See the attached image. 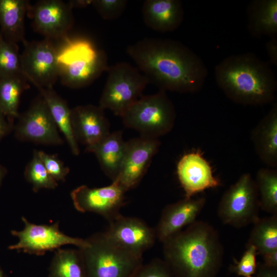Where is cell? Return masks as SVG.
Listing matches in <instances>:
<instances>
[{
    "label": "cell",
    "instance_id": "ab89813d",
    "mask_svg": "<svg viewBox=\"0 0 277 277\" xmlns=\"http://www.w3.org/2000/svg\"><path fill=\"white\" fill-rule=\"evenodd\" d=\"M7 172L6 168L0 164V188Z\"/></svg>",
    "mask_w": 277,
    "mask_h": 277
},
{
    "label": "cell",
    "instance_id": "ac0fdd59",
    "mask_svg": "<svg viewBox=\"0 0 277 277\" xmlns=\"http://www.w3.org/2000/svg\"><path fill=\"white\" fill-rule=\"evenodd\" d=\"M206 199L186 198L167 205L154 228L156 239L162 243L196 221L206 204Z\"/></svg>",
    "mask_w": 277,
    "mask_h": 277
},
{
    "label": "cell",
    "instance_id": "8d00e7d4",
    "mask_svg": "<svg viewBox=\"0 0 277 277\" xmlns=\"http://www.w3.org/2000/svg\"><path fill=\"white\" fill-rule=\"evenodd\" d=\"M13 126L0 111V141L13 129Z\"/></svg>",
    "mask_w": 277,
    "mask_h": 277
},
{
    "label": "cell",
    "instance_id": "83f0119b",
    "mask_svg": "<svg viewBox=\"0 0 277 277\" xmlns=\"http://www.w3.org/2000/svg\"><path fill=\"white\" fill-rule=\"evenodd\" d=\"M254 181L259 193L260 209L272 215L277 214V170L261 168Z\"/></svg>",
    "mask_w": 277,
    "mask_h": 277
},
{
    "label": "cell",
    "instance_id": "1f68e13d",
    "mask_svg": "<svg viewBox=\"0 0 277 277\" xmlns=\"http://www.w3.org/2000/svg\"><path fill=\"white\" fill-rule=\"evenodd\" d=\"M127 4L126 0H93L92 5L104 19L111 21L122 15Z\"/></svg>",
    "mask_w": 277,
    "mask_h": 277
},
{
    "label": "cell",
    "instance_id": "30bf717a",
    "mask_svg": "<svg viewBox=\"0 0 277 277\" xmlns=\"http://www.w3.org/2000/svg\"><path fill=\"white\" fill-rule=\"evenodd\" d=\"M21 54L23 74L36 87L53 88L60 77L58 51L52 39L24 43Z\"/></svg>",
    "mask_w": 277,
    "mask_h": 277
},
{
    "label": "cell",
    "instance_id": "52a82bcc",
    "mask_svg": "<svg viewBox=\"0 0 277 277\" xmlns=\"http://www.w3.org/2000/svg\"><path fill=\"white\" fill-rule=\"evenodd\" d=\"M99 106L109 109L121 117L124 112L142 97L149 83L139 70L126 62L118 63L110 67Z\"/></svg>",
    "mask_w": 277,
    "mask_h": 277
},
{
    "label": "cell",
    "instance_id": "5b68a950",
    "mask_svg": "<svg viewBox=\"0 0 277 277\" xmlns=\"http://www.w3.org/2000/svg\"><path fill=\"white\" fill-rule=\"evenodd\" d=\"M67 43L58 52L60 77L64 85L73 88L83 87L108 70L106 53L88 40L67 39Z\"/></svg>",
    "mask_w": 277,
    "mask_h": 277
},
{
    "label": "cell",
    "instance_id": "7a4b0ae2",
    "mask_svg": "<svg viewBox=\"0 0 277 277\" xmlns=\"http://www.w3.org/2000/svg\"><path fill=\"white\" fill-rule=\"evenodd\" d=\"M163 244L164 260L174 277H216L224 248L216 230L195 221Z\"/></svg>",
    "mask_w": 277,
    "mask_h": 277
},
{
    "label": "cell",
    "instance_id": "2e32d148",
    "mask_svg": "<svg viewBox=\"0 0 277 277\" xmlns=\"http://www.w3.org/2000/svg\"><path fill=\"white\" fill-rule=\"evenodd\" d=\"M176 173L186 198L221 184L214 175L209 163L197 151L186 153L181 158Z\"/></svg>",
    "mask_w": 277,
    "mask_h": 277
},
{
    "label": "cell",
    "instance_id": "4dcf8cb0",
    "mask_svg": "<svg viewBox=\"0 0 277 277\" xmlns=\"http://www.w3.org/2000/svg\"><path fill=\"white\" fill-rule=\"evenodd\" d=\"M246 249L239 261H235V265L231 266L230 271L239 276L246 277L256 273L258 264L255 248L250 245L246 246Z\"/></svg>",
    "mask_w": 277,
    "mask_h": 277
},
{
    "label": "cell",
    "instance_id": "d6a6232c",
    "mask_svg": "<svg viewBox=\"0 0 277 277\" xmlns=\"http://www.w3.org/2000/svg\"><path fill=\"white\" fill-rule=\"evenodd\" d=\"M38 155L43 163L47 172L56 182H64L69 173V168L65 166L64 163L58 159L57 155L38 151Z\"/></svg>",
    "mask_w": 277,
    "mask_h": 277
},
{
    "label": "cell",
    "instance_id": "60d3db41",
    "mask_svg": "<svg viewBox=\"0 0 277 277\" xmlns=\"http://www.w3.org/2000/svg\"><path fill=\"white\" fill-rule=\"evenodd\" d=\"M0 277H4V273L2 269H1L0 267Z\"/></svg>",
    "mask_w": 277,
    "mask_h": 277
},
{
    "label": "cell",
    "instance_id": "e0dca14e",
    "mask_svg": "<svg viewBox=\"0 0 277 277\" xmlns=\"http://www.w3.org/2000/svg\"><path fill=\"white\" fill-rule=\"evenodd\" d=\"M99 106L80 105L71 109L73 133L86 150L94 146L110 133V123Z\"/></svg>",
    "mask_w": 277,
    "mask_h": 277
},
{
    "label": "cell",
    "instance_id": "e575fe53",
    "mask_svg": "<svg viewBox=\"0 0 277 277\" xmlns=\"http://www.w3.org/2000/svg\"><path fill=\"white\" fill-rule=\"evenodd\" d=\"M266 52L269 57V64L277 65V36L271 37L266 43Z\"/></svg>",
    "mask_w": 277,
    "mask_h": 277
},
{
    "label": "cell",
    "instance_id": "836d02e7",
    "mask_svg": "<svg viewBox=\"0 0 277 277\" xmlns=\"http://www.w3.org/2000/svg\"><path fill=\"white\" fill-rule=\"evenodd\" d=\"M134 277H174V276L164 260L155 258L148 263L143 264Z\"/></svg>",
    "mask_w": 277,
    "mask_h": 277
},
{
    "label": "cell",
    "instance_id": "b9f144b4",
    "mask_svg": "<svg viewBox=\"0 0 277 277\" xmlns=\"http://www.w3.org/2000/svg\"><path fill=\"white\" fill-rule=\"evenodd\" d=\"M246 277H256V276L252 275V276H246Z\"/></svg>",
    "mask_w": 277,
    "mask_h": 277
},
{
    "label": "cell",
    "instance_id": "3957f363",
    "mask_svg": "<svg viewBox=\"0 0 277 277\" xmlns=\"http://www.w3.org/2000/svg\"><path fill=\"white\" fill-rule=\"evenodd\" d=\"M215 82L225 95L243 105L259 106L274 100L275 73L268 63L252 52L229 55L214 68Z\"/></svg>",
    "mask_w": 277,
    "mask_h": 277
},
{
    "label": "cell",
    "instance_id": "ffe728a7",
    "mask_svg": "<svg viewBox=\"0 0 277 277\" xmlns=\"http://www.w3.org/2000/svg\"><path fill=\"white\" fill-rule=\"evenodd\" d=\"M251 140L260 160L268 167H277V104L252 130Z\"/></svg>",
    "mask_w": 277,
    "mask_h": 277
},
{
    "label": "cell",
    "instance_id": "8992f818",
    "mask_svg": "<svg viewBox=\"0 0 277 277\" xmlns=\"http://www.w3.org/2000/svg\"><path fill=\"white\" fill-rule=\"evenodd\" d=\"M176 117L172 102L162 90L142 96L121 116L126 127L137 131L141 136L153 138L169 133Z\"/></svg>",
    "mask_w": 277,
    "mask_h": 277
},
{
    "label": "cell",
    "instance_id": "ba28073f",
    "mask_svg": "<svg viewBox=\"0 0 277 277\" xmlns=\"http://www.w3.org/2000/svg\"><path fill=\"white\" fill-rule=\"evenodd\" d=\"M260 209L255 181L245 173L223 194L217 215L224 224L239 228L253 224L259 218Z\"/></svg>",
    "mask_w": 277,
    "mask_h": 277
},
{
    "label": "cell",
    "instance_id": "7c38bea8",
    "mask_svg": "<svg viewBox=\"0 0 277 277\" xmlns=\"http://www.w3.org/2000/svg\"><path fill=\"white\" fill-rule=\"evenodd\" d=\"M125 193L113 181L110 185L100 188L80 186L71 192L70 196L79 212L95 213L109 222L120 214V209L126 203Z\"/></svg>",
    "mask_w": 277,
    "mask_h": 277
},
{
    "label": "cell",
    "instance_id": "7402d4cb",
    "mask_svg": "<svg viewBox=\"0 0 277 277\" xmlns=\"http://www.w3.org/2000/svg\"><path fill=\"white\" fill-rule=\"evenodd\" d=\"M246 15L251 36H277V0H252L247 7Z\"/></svg>",
    "mask_w": 277,
    "mask_h": 277
},
{
    "label": "cell",
    "instance_id": "8fae6325",
    "mask_svg": "<svg viewBox=\"0 0 277 277\" xmlns=\"http://www.w3.org/2000/svg\"><path fill=\"white\" fill-rule=\"evenodd\" d=\"M14 124V136L18 140L46 145H61L64 141L48 106L40 94L28 109L19 113Z\"/></svg>",
    "mask_w": 277,
    "mask_h": 277
},
{
    "label": "cell",
    "instance_id": "484cf974",
    "mask_svg": "<svg viewBox=\"0 0 277 277\" xmlns=\"http://www.w3.org/2000/svg\"><path fill=\"white\" fill-rule=\"evenodd\" d=\"M49 277H86L80 249L59 248L55 250L49 266Z\"/></svg>",
    "mask_w": 277,
    "mask_h": 277
},
{
    "label": "cell",
    "instance_id": "4fadbf2b",
    "mask_svg": "<svg viewBox=\"0 0 277 277\" xmlns=\"http://www.w3.org/2000/svg\"><path fill=\"white\" fill-rule=\"evenodd\" d=\"M160 146L159 138L140 136L127 141L121 170L114 181L126 192L137 186L147 172Z\"/></svg>",
    "mask_w": 277,
    "mask_h": 277
},
{
    "label": "cell",
    "instance_id": "f546056e",
    "mask_svg": "<svg viewBox=\"0 0 277 277\" xmlns=\"http://www.w3.org/2000/svg\"><path fill=\"white\" fill-rule=\"evenodd\" d=\"M15 75L24 76L18 46L6 41L0 34V78Z\"/></svg>",
    "mask_w": 277,
    "mask_h": 277
},
{
    "label": "cell",
    "instance_id": "cb8c5ba5",
    "mask_svg": "<svg viewBox=\"0 0 277 277\" xmlns=\"http://www.w3.org/2000/svg\"><path fill=\"white\" fill-rule=\"evenodd\" d=\"M36 88L45 101L58 129L64 135L72 153L75 155H78L80 149L73 133L71 109L69 108L67 102L53 88Z\"/></svg>",
    "mask_w": 277,
    "mask_h": 277
},
{
    "label": "cell",
    "instance_id": "f1b7e54d",
    "mask_svg": "<svg viewBox=\"0 0 277 277\" xmlns=\"http://www.w3.org/2000/svg\"><path fill=\"white\" fill-rule=\"evenodd\" d=\"M24 176L26 180L32 185L34 192L43 189H55L58 186L57 182L47 172L38 155L37 150H34L32 158L26 167Z\"/></svg>",
    "mask_w": 277,
    "mask_h": 277
},
{
    "label": "cell",
    "instance_id": "d6986e66",
    "mask_svg": "<svg viewBox=\"0 0 277 277\" xmlns=\"http://www.w3.org/2000/svg\"><path fill=\"white\" fill-rule=\"evenodd\" d=\"M142 11L146 25L162 33L177 29L184 16L183 4L180 0H146Z\"/></svg>",
    "mask_w": 277,
    "mask_h": 277
},
{
    "label": "cell",
    "instance_id": "6da1fadb",
    "mask_svg": "<svg viewBox=\"0 0 277 277\" xmlns=\"http://www.w3.org/2000/svg\"><path fill=\"white\" fill-rule=\"evenodd\" d=\"M126 51L149 82L160 90L197 92L208 75L201 57L176 40L146 37L129 45Z\"/></svg>",
    "mask_w": 277,
    "mask_h": 277
},
{
    "label": "cell",
    "instance_id": "44dd1931",
    "mask_svg": "<svg viewBox=\"0 0 277 277\" xmlns=\"http://www.w3.org/2000/svg\"><path fill=\"white\" fill-rule=\"evenodd\" d=\"M127 142L122 131L110 132L94 146L86 150L93 153L104 173L114 181L117 177L124 159Z\"/></svg>",
    "mask_w": 277,
    "mask_h": 277
},
{
    "label": "cell",
    "instance_id": "277c9868",
    "mask_svg": "<svg viewBox=\"0 0 277 277\" xmlns=\"http://www.w3.org/2000/svg\"><path fill=\"white\" fill-rule=\"evenodd\" d=\"M86 240V246L78 249L86 277H134L144 264L143 255L121 246L105 231Z\"/></svg>",
    "mask_w": 277,
    "mask_h": 277
},
{
    "label": "cell",
    "instance_id": "9a60e30c",
    "mask_svg": "<svg viewBox=\"0 0 277 277\" xmlns=\"http://www.w3.org/2000/svg\"><path fill=\"white\" fill-rule=\"evenodd\" d=\"M109 223L105 231L107 236L134 253L143 255L153 246L156 240L154 228L139 218L120 213Z\"/></svg>",
    "mask_w": 277,
    "mask_h": 277
},
{
    "label": "cell",
    "instance_id": "603a6c76",
    "mask_svg": "<svg viewBox=\"0 0 277 277\" xmlns=\"http://www.w3.org/2000/svg\"><path fill=\"white\" fill-rule=\"evenodd\" d=\"M26 0H0V34L6 41L24 42L25 19L30 7Z\"/></svg>",
    "mask_w": 277,
    "mask_h": 277
},
{
    "label": "cell",
    "instance_id": "d4e9b609",
    "mask_svg": "<svg viewBox=\"0 0 277 277\" xmlns=\"http://www.w3.org/2000/svg\"><path fill=\"white\" fill-rule=\"evenodd\" d=\"M27 81L23 75L0 78V111L13 125L19 114L18 110L20 98L27 88Z\"/></svg>",
    "mask_w": 277,
    "mask_h": 277
},
{
    "label": "cell",
    "instance_id": "5bb4252c",
    "mask_svg": "<svg viewBox=\"0 0 277 277\" xmlns=\"http://www.w3.org/2000/svg\"><path fill=\"white\" fill-rule=\"evenodd\" d=\"M72 8L60 0H42L30 6L34 30L50 39L65 38L73 24Z\"/></svg>",
    "mask_w": 277,
    "mask_h": 277
},
{
    "label": "cell",
    "instance_id": "74e56055",
    "mask_svg": "<svg viewBox=\"0 0 277 277\" xmlns=\"http://www.w3.org/2000/svg\"><path fill=\"white\" fill-rule=\"evenodd\" d=\"M264 264L269 267H277V250L262 255Z\"/></svg>",
    "mask_w": 277,
    "mask_h": 277
},
{
    "label": "cell",
    "instance_id": "d590c367",
    "mask_svg": "<svg viewBox=\"0 0 277 277\" xmlns=\"http://www.w3.org/2000/svg\"><path fill=\"white\" fill-rule=\"evenodd\" d=\"M256 277H277V267H271L264 263L258 264Z\"/></svg>",
    "mask_w": 277,
    "mask_h": 277
},
{
    "label": "cell",
    "instance_id": "9c48e42d",
    "mask_svg": "<svg viewBox=\"0 0 277 277\" xmlns=\"http://www.w3.org/2000/svg\"><path fill=\"white\" fill-rule=\"evenodd\" d=\"M24 227L23 230H12L11 233L18 239L16 243L9 245L11 250L21 251L38 256L46 252L56 250L66 245H73L78 248L86 246V239L66 235L59 228V222L52 224H36L22 217Z\"/></svg>",
    "mask_w": 277,
    "mask_h": 277
},
{
    "label": "cell",
    "instance_id": "f35d334b",
    "mask_svg": "<svg viewBox=\"0 0 277 277\" xmlns=\"http://www.w3.org/2000/svg\"><path fill=\"white\" fill-rule=\"evenodd\" d=\"M93 0H75L69 1L68 3L73 9V8H85L92 4Z\"/></svg>",
    "mask_w": 277,
    "mask_h": 277
},
{
    "label": "cell",
    "instance_id": "4316f807",
    "mask_svg": "<svg viewBox=\"0 0 277 277\" xmlns=\"http://www.w3.org/2000/svg\"><path fill=\"white\" fill-rule=\"evenodd\" d=\"M253 246L258 254L277 250V214L259 218L254 223L246 246Z\"/></svg>",
    "mask_w": 277,
    "mask_h": 277
}]
</instances>
